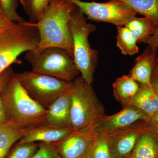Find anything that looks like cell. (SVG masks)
<instances>
[{"label":"cell","mask_w":158,"mask_h":158,"mask_svg":"<svg viewBox=\"0 0 158 158\" xmlns=\"http://www.w3.org/2000/svg\"><path fill=\"white\" fill-rule=\"evenodd\" d=\"M111 116H105L94 127L98 135L108 137L150 123L151 118L142 110L129 105Z\"/></svg>","instance_id":"9"},{"label":"cell","mask_w":158,"mask_h":158,"mask_svg":"<svg viewBox=\"0 0 158 158\" xmlns=\"http://www.w3.org/2000/svg\"><path fill=\"white\" fill-rule=\"evenodd\" d=\"M0 7H1V5H0ZM1 9H2V8H1Z\"/></svg>","instance_id":"36"},{"label":"cell","mask_w":158,"mask_h":158,"mask_svg":"<svg viewBox=\"0 0 158 158\" xmlns=\"http://www.w3.org/2000/svg\"><path fill=\"white\" fill-rule=\"evenodd\" d=\"M8 123L7 114L5 106L0 95V125Z\"/></svg>","instance_id":"30"},{"label":"cell","mask_w":158,"mask_h":158,"mask_svg":"<svg viewBox=\"0 0 158 158\" xmlns=\"http://www.w3.org/2000/svg\"><path fill=\"white\" fill-rule=\"evenodd\" d=\"M131 7L137 14L149 19L158 25V0H119Z\"/></svg>","instance_id":"21"},{"label":"cell","mask_w":158,"mask_h":158,"mask_svg":"<svg viewBox=\"0 0 158 158\" xmlns=\"http://www.w3.org/2000/svg\"><path fill=\"white\" fill-rule=\"evenodd\" d=\"M52 0H20L29 22L35 23L42 17Z\"/></svg>","instance_id":"22"},{"label":"cell","mask_w":158,"mask_h":158,"mask_svg":"<svg viewBox=\"0 0 158 158\" xmlns=\"http://www.w3.org/2000/svg\"><path fill=\"white\" fill-rule=\"evenodd\" d=\"M151 87L158 96V76L152 75L151 79Z\"/></svg>","instance_id":"32"},{"label":"cell","mask_w":158,"mask_h":158,"mask_svg":"<svg viewBox=\"0 0 158 158\" xmlns=\"http://www.w3.org/2000/svg\"><path fill=\"white\" fill-rule=\"evenodd\" d=\"M158 65L157 49L148 46L136 58L129 75L140 84L151 86L152 77Z\"/></svg>","instance_id":"13"},{"label":"cell","mask_w":158,"mask_h":158,"mask_svg":"<svg viewBox=\"0 0 158 158\" xmlns=\"http://www.w3.org/2000/svg\"><path fill=\"white\" fill-rule=\"evenodd\" d=\"M149 123L108 136L112 158H129L140 136Z\"/></svg>","instance_id":"11"},{"label":"cell","mask_w":158,"mask_h":158,"mask_svg":"<svg viewBox=\"0 0 158 158\" xmlns=\"http://www.w3.org/2000/svg\"><path fill=\"white\" fill-rule=\"evenodd\" d=\"M158 156V136L149 124L143 131L130 158H156Z\"/></svg>","instance_id":"15"},{"label":"cell","mask_w":158,"mask_h":158,"mask_svg":"<svg viewBox=\"0 0 158 158\" xmlns=\"http://www.w3.org/2000/svg\"><path fill=\"white\" fill-rule=\"evenodd\" d=\"M39 40L37 28L29 22L0 29V73L12 64H21L20 56L36 50Z\"/></svg>","instance_id":"5"},{"label":"cell","mask_w":158,"mask_h":158,"mask_svg":"<svg viewBox=\"0 0 158 158\" xmlns=\"http://www.w3.org/2000/svg\"><path fill=\"white\" fill-rule=\"evenodd\" d=\"M23 135L24 130L9 123L0 125V158H5L11 147Z\"/></svg>","instance_id":"18"},{"label":"cell","mask_w":158,"mask_h":158,"mask_svg":"<svg viewBox=\"0 0 158 158\" xmlns=\"http://www.w3.org/2000/svg\"><path fill=\"white\" fill-rule=\"evenodd\" d=\"M15 76L29 95L46 109L68 90L72 82L65 81L32 71L15 73Z\"/></svg>","instance_id":"7"},{"label":"cell","mask_w":158,"mask_h":158,"mask_svg":"<svg viewBox=\"0 0 158 158\" xmlns=\"http://www.w3.org/2000/svg\"><path fill=\"white\" fill-rule=\"evenodd\" d=\"M98 136L91 127L75 131L54 144L62 158H86Z\"/></svg>","instance_id":"10"},{"label":"cell","mask_w":158,"mask_h":158,"mask_svg":"<svg viewBox=\"0 0 158 158\" xmlns=\"http://www.w3.org/2000/svg\"><path fill=\"white\" fill-rule=\"evenodd\" d=\"M86 158H112L107 137L98 136Z\"/></svg>","instance_id":"24"},{"label":"cell","mask_w":158,"mask_h":158,"mask_svg":"<svg viewBox=\"0 0 158 158\" xmlns=\"http://www.w3.org/2000/svg\"><path fill=\"white\" fill-rule=\"evenodd\" d=\"M75 131L69 127H56L42 125L24 130L23 136L19 141V144L39 141L56 143L62 141Z\"/></svg>","instance_id":"12"},{"label":"cell","mask_w":158,"mask_h":158,"mask_svg":"<svg viewBox=\"0 0 158 158\" xmlns=\"http://www.w3.org/2000/svg\"><path fill=\"white\" fill-rule=\"evenodd\" d=\"M149 125L158 136V112L151 119Z\"/></svg>","instance_id":"31"},{"label":"cell","mask_w":158,"mask_h":158,"mask_svg":"<svg viewBox=\"0 0 158 158\" xmlns=\"http://www.w3.org/2000/svg\"><path fill=\"white\" fill-rule=\"evenodd\" d=\"M70 90V127L78 131L94 127L106 114L92 85L81 75L72 81Z\"/></svg>","instance_id":"3"},{"label":"cell","mask_w":158,"mask_h":158,"mask_svg":"<svg viewBox=\"0 0 158 158\" xmlns=\"http://www.w3.org/2000/svg\"><path fill=\"white\" fill-rule=\"evenodd\" d=\"M77 8L70 0H52L38 22H29L39 32V42L35 50L51 47L60 48L73 57V43L69 23L72 13Z\"/></svg>","instance_id":"1"},{"label":"cell","mask_w":158,"mask_h":158,"mask_svg":"<svg viewBox=\"0 0 158 158\" xmlns=\"http://www.w3.org/2000/svg\"><path fill=\"white\" fill-rule=\"evenodd\" d=\"M15 23L9 19L3 11H0V29L13 25Z\"/></svg>","instance_id":"29"},{"label":"cell","mask_w":158,"mask_h":158,"mask_svg":"<svg viewBox=\"0 0 158 158\" xmlns=\"http://www.w3.org/2000/svg\"><path fill=\"white\" fill-rule=\"evenodd\" d=\"M19 0H0L2 10L7 17L15 23H24L27 22L17 11Z\"/></svg>","instance_id":"25"},{"label":"cell","mask_w":158,"mask_h":158,"mask_svg":"<svg viewBox=\"0 0 158 158\" xmlns=\"http://www.w3.org/2000/svg\"><path fill=\"white\" fill-rule=\"evenodd\" d=\"M153 75L158 76V65L157 66V67L156 68L154 72Z\"/></svg>","instance_id":"33"},{"label":"cell","mask_w":158,"mask_h":158,"mask_svg":"<svg viewBox=\"0 0 158 158\" xmlns=\"http://www.w3.org/2000/svg\"><path fill=\"white\" fill-rule=\"evenodd\" d=\"M145 44H147L148 46L152 48H158V25L156 26L154 32L151 37L146 40Z\"/></svg>","instance_id":"28"},{"label":"cell","mask_w":158,"mask_h":158,"mask_svg":"<svg viewBox=\"0 0 158 158\" xmlns=\"http://www.w3.org/2000/svg\"><path fill=\"white\" fill-rule=\"evenodd\" d=\"M130 158V157H129V158Z\"/></svg>","instance_id":"37"},{"label":"cell","mask_w":158,"mask_h":158,"mask_svg":"<svg viewBox=\"0 0 158 158\" xmlns=\"http://www.w3.org/2000/svg\"><path fill=\"white\" fill-rule=\"evenodd\" d=\"M0 95L9 124L22 130L44 124L47 109L29 95L15 73Z\"/></svg>","instance_id":"2"},{"label":"cell","mask_w":158,"mask_h":158,"mask_svg":"<svg viewBox=\"0 0 158 158\" xmlns=\"http://www.w3.org/2000/svg\"><path fill=\"white\" fill-rule=\"evenodd\" d=\"M113 87L114 97L123 105L135 97L140 90V85L128 75L116 79Z\"/></svg>","instance_id":"17"},{"label":"cell","mask_w":158,"mask_h":158,"mask_svg":"<svg viewBox=\"0 0 158 158\" xmlns=\"http://www.w3.org/2000/svg\"><path fill=\"white\" fill-rule=\"evenodd\" d=\"M140 85V90L137 94L125 105L140 109L152 118L158 112V96L151 86Z\"/></svg>","instance_id":"16"},{"label":"cell","mask_w":158,"mask_h":158,"mask_svg":"<svg viewBox=\"0 0 158 158\" xmlns=\"http://www.w3.org/2000/svg\"><path fill=\"white\" fill-rule=\"evenodd\" d=\"M116 46L121 53L133 56L138 53V40L132 32L125 26H117Z\"/></svg>","instance_id":"20"},{"label":"cell","mask_w":158,"mask_h":158,"mask_svg":"<svg viewBox=\"0 0 158 158\" xmlns=\"http://www.w3.org/2000/svg\"><path fill=\"white\" fill-rule=\"evenodd\" d=\"M156 158H158V156H157L156 157Z\"/></svg>","instance_id":"35"},{"label":"cell","mask_w":158,"mask_h":158,"mask_svg":"<svg viewBox=\"0 0 158 158\" xmlns=\"http://www.w3.org/2000/svg\"><path fill=\"white\" fill-rule=\"evenodd\" d=\"M69 26L75 63L82 77L92 85L98 62V52L91 48L89 36L96 31V26L88 23L85 15L77 8L72 13Z\"/></svg>","instance_id":"4"},{"label":"cell","mask_w":158,"mask_h":158,"mask_svg":"<svg viewBox=\"0 0 158 158\" xmlns=\"http://www.w3.org/2000/svg\"><path fill=\"white\" fill-rule=\"evenodd\" d=\"M14 74V70L11 66L0 73V94L7 87Z\"/></svg>","instance_id":"27"},{"label":"cell","mask_w":158,"mask_h":158,"mask_svg":"<svg viewBox=\"0 0 158 158\" xmlns=\"http://www.w3.org/2000/svg\"><path fill=\"white\" fill-rule=\"evenodd\" d=\"M70 88L71 85L68 90L58 97L47 109L44 125L56 127H70Z\"/></svg>","instance_id":"14"},{"label":"cell","mask_w":158,"mask_h":158,"mask_svg":"<svg viewBox=\"0 0 158 158\" xmlns=\"http://www.w3.org/2000/svg\"><path fill=\"white\" fill-rule=\"evenodd\" d=\"M85 15L87 19L97 22L124 26L137 13L126 4L119 0H110L106 2H86L70 0Z\"/></svg>","instance_id":"8"},{"label":"cell","mask_w":158,"mask_h":158,"mask_svg":"<svg viewBox=\"0 0 158 158\" xmlns=\"http://www.w3.org/2000/svg\"><path fill=\"white\" fill-rule=\"evenodd\" d=\"M31 158H62L54 143L39 142L38 148Z\"/></svg>","instance_id":"26"},{"label":"cell","mask_w":158,"mask_h":158,"mask_svg":"<svg viewBox=\"0 0 158 158\" xmlns=\"http://www.w3.org/2000/svg\"><path fill=\"white\" fill-rule=\"evenodd\" d=\"M25 53V59L36 73L67 82L73 81L79 76L80 72L73 57L64 49L51 47Z\"/></svg>","instance_id":"6"},{"label":"cell","mask_w":158,"mask_h":158,"mask_svg":"<svg viewBox=\"0 0 158 158\" xmlns=\"http://www.w3.org/2000/svg\"><path fill=\"white\" fill-rule=\"evenodd\" d=\"M12 147L5 158H31L38 150V143L18 142Z\"/></svg>","instance_id":"23"},{"label":"cell","mask_w":158,"mask_h":158,"mask_svg":"<svg viewBox=\"0 0 158 158\" xmlns=\"http://www.w3.org/2000/svg\"><path fill=\"white\" fill-rule=\"evenodd\" d=\"M135 36L138 43L145 44L154 32L156 26L147 17H135L125 26Z\"/></svg>","instance_id":"19"},{"label":"cell","mask_w":158,"mask_h":158,"mask_svg":"<svg viewBox=\"0 0 158 158\" xmlns=\"http://www.w3.org/2000/svg\"><path fill=\"white\" fill-rule=\"evenodd\" d=\"M0 11H3V10H2V9H1V7H0ZM3 12H4V11H3Z\"/></svg>","instance_id":"34"}]
</instances>
